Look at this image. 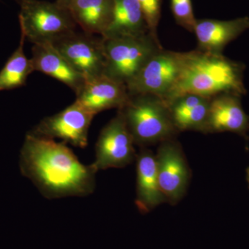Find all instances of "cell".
I'll use <instances>...</instances> for the list:
<instances>
[{"label": "cell", "mask_w": 249, "mask_h": 249, "mask_svg": "<svg viewBox=\"0 0 249 249\" xmlns=\"http://www.w3.org/2000/svg\"><path fill=\"white\" fill-rule=\"evenodd\" d=\"M19 168L48 199L88 196L96 188V170L83 164L67 144L52 139L27 133Z\"/></svg>", "instance_id": "cell-1"}, {"label": "cell", "mask_w": 249, "mask_h": 249, "mask_svg": "<svg viewBox=\"0 0 249 249\" xmlns=\"http://www.w3.org/2000/svg\"><path fill=\"white\" fill-rule=\"evenodd\" d=\"M245 65L222 54L196 49L181 53V67L176 83L165 102L184 94L195 93L212 98L222 93L242 96L247 93L244 85Z\"/></svg>", "instance_id": "cell-2"}, {"label": "cell", "mask_w": 249, "mask_h": 249, "mask_svg": "<svg viewBox=\"0 0 249 249\" xmlns=\"http://www.w3.org/2000/svg\"><path fill=\"white\" fill-rule=\"evenodd\" d=\"M118 111L122 114L136 145H149L175 139L178 131L172 120L168 103L152 94L129 95Z\"/></svg>", "instance_id": "cell-3"}, {"label": "cell", "mask_w": 249, "mask_h": 249, "mask_svg": "<svg viewBox=\"0 0 249 249\" xmlns=\"http://www.w3.org/2000/svg\"><path fill=\"white\" fill-rule=\"evenodd\" d=\"M102 38L106 61L105 74L125 85L155 53L163 49L158 38L150 33Z\"/></svg>", "instance_id": "cell-4"}, {"label": "cell", "mask_w": 249, "mask_h": 249, "mask_svg": "<svg viewBox=\"0 0 249 249\" xmlns=\"http://www.w3.org/2000/svg\"><path fill=\"white\" fill-rule=\"evenodd\" d=\"M19 5L21 33L34 45L53 43L75 31L77 25L70 11L55 1L25 0Z\"/></svg>", "instance_id": "cell-5"}, {"label": "cell", "mask_w": 249, "mask_h": 249, "mask_svg": "<svg viewBox=\"0 0 249 249\" xmlns=\"http://www.w3.org/2000/svg\"><path fill=\"white\" fill-rule=\"evenodd\" d=\"M95 116L74 101L60 112L42 119L28 133L38 138L60 139L67 145L85 148Z\"/></svg>", "instance_id": "cell-6"}, {"label": "cell", "mask_w": 249, "mask_h": 249, "mask_svg": "<svg viewBox=\"0 0 249 249\" xmlns=\"http://www.w3.org/2000/svg\"><path fill=\"white\" fill-rule=\"evenodd\" d=\"M181 67V53L161 49L126 85L129 95L152 94L163 100L176 83Z\"/></svg>", "instance_id": "cell-7"}, {"label": "cell", "mask_w": 249, "mask_h": 249, "mask_svg": "<svg viewBox=\"0 0 249 249\" xmlns=\"http://www.w3.org/2000/svg\"><path fill=\"white\" fill-rule=\"evenodd\" d=\"M134 142L122 114H117L100 132L95 145V160L91 166L96 170L122 168L136 160Z\"/></svg>", "instance_id": "cell-8"}, {"label": "cell", "mask_w": 249, "mask_h": 249, "mask_svg": "<svg viewBox=\"0 0 249 249\" xmlns=\"http://www.w3.org/2000/svg\"><path fill=\"white\" fill-rule=\"evenodd\" d=\"M159 183L167 202L176 205L186 194L191 170L179 142L175 139L160 142L155 155Z\"/></svg>", "instance_id": "cell-9"}, {"label": "cell", "mask_w": 249, "mask_h": 249, "mask_svg": "<svg viewBox=\"0 0 249 249\" xmlns=\"http://www.w3.org/2000/svg\"><path fill=\"white\" fill-rule=\"evenodd\" d=\"M52 45L85 80L104 74L106 61L102 37L73 31Z\"/></svg>", "instance_id": "cell-10"}, {"label": "cell", "mask_w": 249, "mask_h": 249, "mask_svg": "<svg viewBox=\"0 0 249 249\" xmlns=\"http://www.w3.org/2000/svg\"><path fill=\"white\" fill-rule=\"evenodd\" d=\"M76 94L75 102L95 115L113 108L120 109L129 96L125 85L105 73L85 80Z\"/></svg>", "instance_id": "cell-11"}, {"label": "cell", "mask_w": 249, "mask_h": 249, "mask_svg": "<svg viewBox=\"0 0 249 249\" xmlns=\"http://www.w3.org/2000/svg\"><path fill=\"white\" fill-rule=\"evenodd\" d=\"M241 96L222 93L211 98L204 133L232 132L247 137L249 116L241 103Z\"/></svg>", "instance_id": "cell-12"}, {"label": "cell", "mask_w": 249, "mask_h": 249, "mask_svg": "<svg viewBox=\"0 0 249 249\" xmlns=\"http://www.w3.org/2000/svg\"><path fill=\"white\" fill-rule=\"evenodd\" d=\"M249 29L248 17L227 21L196 19L193 33L196 34L197 40V49L221 55L228 44Z\"/></svg>", "instance_id": "cell-13"}, {"label": "cell", "mask_w": 249, "mask_h": 249, "mask_svg": "<svg viewBox=\"0 0 249 249\" xmlns=\"http://www.w3.org/2000/svg\"><path fill=\"white\" fill-rule=\"evenodd\" d=\"M137 195L135 204L139 212L146 214L167 202L160 190L155 155L142 147L136 158Z\"/></svg>", "instance_id": "cell-14"}, {"label": "cell", "mask_w": 249, "mask_h": 249, "mask_svg": "<svg viewBox=\"0 0 249 249\" xmlns=\"http://www.w3.org/2000/svg\"><path fill=\"white\" fill-rule=\"evenodd\" d=\"M31 60L34 71H40L61 82L75 93L84 83L83 77L72 67L52 43L34 45Z\"/></svg>", "instance_id": "cell-15"}, {"label": "cell", "mask_w": 249, "mask_h": 249, "mask_svg": "<svg viewBox=\"0 0 249 249\" xmlns=\"http://www.w3.org/2000/svg\"><path fill=\"white\" fill-rule=\"evenodd\" d=\"M211 100L195 93H184L166 102L177 130L204 133Z\"/></svg>", "instance_id": "cell-16"}, {"label": "cell", "mask_w": 249, "mask_h": 249, "mask_svg": "<svg viewBox=\"0 0 249 249\" xmlns=\"http://www.w3.org/2000/svg\"><path fill=\"white\" fill-rule=\"evenodd\" d=\"M67 9L83 32L102 36L112 19L114 0H75Z\"/></svg>", "instance_id": "cell-17"}, {"label": "cell", "mask_w": 249, "mask_h": 249, "mask_svg": "<svg viewBox=\"0 0 249 249\" xmlns=\"http://www.w3.org/2000/svg\"><path fill=\"white\" fill-rule=\"evenodd\" d=\"M149 32L137 0H114L112 19L103 38L137 36Z\"/></svg>", "instance_id": "cell-18"}, {"label": "cell", "mask_w": 249, "mask_h": 249, "mask_svg": "<svg viewBox=\"0 0 249 249\" xmlns=\"http://www.w3.org/2000/svg\"><path fill=\"white\" fill-rule=\"evenodd\" d=\"M26 38L21 33L19 46L0 71V91L24 86L28 77L34 71L31 59L24 52Z\"/></svg>", "instance_id": "cell-19"}, {"label": "cell", "mask_w": 249, "mask_h": 249, "mask_svg": "<svg viewBox=\"0 0 249 249\" xmlns=\"http://www.w3.org/2000/svg\"><path fill=\"white\" fill-rule=\"evenodd\" d=\"M171 9L178 25L193 33L196 22L191 0H171Z\"/></svg>", "instance_id": "cell-20"}, {"label": "cell", "mask_w": 249, "mask_h": 249, "mask_svg": "<svg viewBox=\"0 0 249 249\" xmlns=\"http://www.w3.org/2000/svg\"><path fill=\"white\" fill-rule=\"evenodd\" d=\"M142 9L149 32L158 38L157 29L161 13V0H137Z\"/></svg>", "instance_id": "cell-21"}, {"label": "cell", "mask_w": 249, "mask_h": 249, "mask_svg": "<svg viewBox=\"0 0 249 249\" xmlns=\"http://www.w3.org/2000/svg\"><path fill=\"white\" fill-rule=\"evenodd\" d=\"M74 1L75 0H56L55 2H56L58 5H60V6H62V7L65 8V9H67L68 6Z\"/></svg>", "instance_id": "cell-22"}, {"label": "cell", "mask_w": 249, "mask_h": 249, "mask_svg": "<svg viewBox=\"0 0 249 249\" xmlns=\"http://www.w3.org/2000/svg\"><path fill=\"white\" fill-rule=\"evenodd\" d=\"M247 182H248L249 186V167L247 169Z\"/></svg>", "instance_id": "cell-23"}, {"label": "cell", "mask_w": 249, "mask_h": 249, "mask_svg": "<svg viewBox=\"0 0 249 249\" xmlns=\"http://www.w3.org/2000/svg\"><path fill=\"white\" fill-rule=\"evenodd\" d=\"M15 1H17L18 4H20L21 3L23 2L24 1H25V0H15Z\"/></svg>", "instance_id": "cell-24"}]
</instances>
